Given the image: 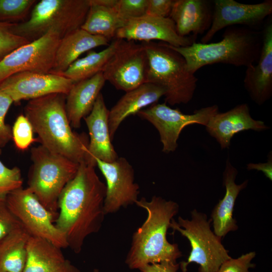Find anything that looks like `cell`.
Wrapping results in <instances>:
<instances>
[{
    "label": "cell",
    "mask_w": 272,
    "mask_h": 272,
    "mask_svg": "<svg viewBox=\"0 0 272 272\" xmlns=\"http://www.w3.org/2000/svg\"><path fill=\"white\" fill-rule=\"evenodd\" d=\"M118 41V39L115 38L106 48L99 52L89 51L85 57L77 59L60 75L76 83L102 72L114 53Z\"/></svg>",
    "instance_id": "obj_28"
},
{
    "label": "cell",
    "mask_w": 272,
    "mask_h": 272,
    "mask_svg": "<svg viewBox=\"0 0 272 272\" xmlns=\"http://www.w3.org/2000/svg\"><path fill=\"white\" fill-rule=\"evenodd\" d=\"M191 220L179 217L178 222L172 219L170 228L179 232L189 241L191 251L186 261L179 263L182 272H187L188 265H199V272H217L221 264L231 257L221 243V239L211 229V221L207 215L193 210Z\"/></svg>",
    "instance_id": "obj_8"
},
{
    "label": "cell",
    "mask_w": 272,
    "mask_h": 272,
    "mask_svg": "<svg viewBox=\"0 0 272 272\" xmlns=\"http://www.w3.org/2000/svg\"><path fill=\"white\" fill-rule=\"evenodd\" d=\"M0 272H5V271L0 270Z\"/></svg>",
    "instance_id": "obj_42"
},
{
    "label": "cell",
    "mask_w": 272,
    "mask_h": 272,
    "mask_svg": "<svg viewBox=\"0 0 272 272\" xmlns=\"http://www.w3.org/2000/svg\"><path fill=\"white\" fill-rule=\"evenodd\" d=\"M238 171L227 159L223 172V184L225 187V193L222 199L215 207L211 215L213 232L219 238H222L231 231L237 230L236 221L233 213L235 203L240 192L244 189L248 180L240 184L235 183Z\"/></svg>",
    "instance_id": "obj_22"
},
{
    "label": "cell",
    "mask_w": 272,
    "mask_h": 272,
    "mask_svg": "<svg viewBox=\"0 0 272 272\" xmlns=\"http://www.w3.org/2000/svg\"><path fill=\"white\" fill-rule=\"evenodd\" d=\"M52 272H81L79 269L73 264L70 261L66 259L58 267Z\"/></svg>",
    "instance_id": "obj_40"
},
{
    "label": "cell",
    "mask_w": 272,
    "mask_h": 272,
    "mask_svg": "<svg viewBox=\"0 0 272 272\" xmlns=\"http://www.w3.org/2000/svg\"><path fill=\"white\" fill-rule=\"evenodd\" d=\"M30 235L21 227L12 233L0 244V270L23 272L26 248Z\"/></svg>",
    "instance_id": "obj_27"
},
{
    "label": "cell",
    "mask_w": 272,
    "mask_h": 272,
    "mask_svg": "<svg viewBox=\"0 0 272 272\" xmlns=\"http://www.w3.org/2000/svg\"><path fill=\"white\" fill-rule=\"evenodd\" d=\"M269 127L262 121L253 119L247 104H239L231 109L214 115L206 126L209 134L215 138L222 149H228L236 134L247 130L262 131Z\"/></svg>",
    "instance_id": "obj_19"
},
{
    "label": "cell",
    "mask_w": 272,
    "mask_h": 272,
    "mask_svg": "<svg viewBox=\"0 0 272 272\" xmlns=\"http://www.w3.org/2000/svg\"><path fill=\"white\" fill-rule=\"evenodd\" d=\"M165 94V91L162 87L149 82L126 92L109 111L108 123L111 139L126 118L158 103Z\"/></svg>",
    "instance_id": "obj_21"
},
{
    "label": "cell",
    "mask_w": 272,
    "mask_h": 272,
    "mask_svg": "<svg viewBox=\"0 0 272 272\" xmlns=\"http://www.w3.org/2000/svg\"><path fill=\"white\" fill-rule=\"evenodd\" d=\"M13 102L11 97L0 90V148L12 139V129L5 122V117Z\"/></svg>",
    "instance_id": "obj_35"
},
{
    "label": "cell",
    "mask_w": 272,
    "mask_h": 272,
    "mask_svg": "<svg viewBox=\"0 0 272 272\" xmlns=\"http://www.w3.org/2000/svg\"><path fill=\"white\" fill-rule=\"evenodd\" d=\"M35 0H0V22L16 23L24 19Z\"/></svg>",
    "instance_id": "obj_29"
},
{
    "label": "cell",
    "mask_w": 272,
    "mask_h": 272,
    "mask_svg": "<svg viewBox=\"0 0 272 272\" xmlns=\"http://www.w3.org/2000/svg\"><path fill=\"white\" fill-rule=\"evenodd\" d=\"M31 159L32 164L28 173V188L56 220L59 197L64 187L76 176L79 164L41 145L31 149Z\"/></svg>",
    "instance_id": "obj_7"
},
{
    "label": "cell",
    "mask_w": 272,
    "mask_h": 272,
    "mask_svg": "<svg viewBox=\"0 0 272 272\" xmlns=\"http://www.w3.org/2000/svg\"><path fill=\"white\" fill-rule=\"evenodd\" d=\"M262 34V45L257 64L246 67L244 86L251 100L259 105L272 95V22L268 19Z\"/></svg>",
    "instance_id": "obj_17"
},
{
    "label": "cell",
    "mask_w": 272,
    "mask_h": 272,
    "mask_svg": "<svg viewBox=\"0 0 272 272\" xmlns=\"http://www.w3.org/2000/svg\"><path fill=\"white\" fill-rule=\"evenodd\" d=\"M109 111L100 93L91 111L84 118L90 137L87 164L93 167L96 166V159L112 162L118 158L111 143L108 123Z\"/></svg>",
    "instance_id": "obj_18"
},
{
    "label": "cell",
    "mask_w": 272,
    "mask_h": 272,
    "mask_svg": "<svg viewBox=\"0 0 272 272\" xmlns=\"http://www.w3.org/2000/svg\"><path fill=\"white\" fill-rule=\"evenodd\" d=\"M106 185L95 167L79 164L76 176L63 188L58 201L56 227L65 236L68 247L75 253L82 250L84 241L100 230L106 215Z\"/></svg>",
    "instance_id": "obj_1"
},
{
    "label": "cell",
    "mask_w": 272,
    "mask_h": 272,
    "mask_svg": "<svg viewBox=\"0 0 272 272\" xmlns=\"http://www.w3.org/2000/svg\"><path fill=\"white\" fill-rule=\"evenodd\" d=\"M247 169L248 170H256L261 171L265 176L270 181L272 180V155L271 152L269 153L268 160L265 163H248L247 164Z\"/></svg>",
    "instance_id": "obj_39"
},
{
    "label": "cell",
    "mask_w": 272,
    "mask_h": 272,
    "mask_svg": "<svg viewBox=\"0 0 272 272\" xmlns=\"http://www.w3.org/2000/svg\"><path fill=\"white\" fill-rule=\"evenodd\" d=\"M33 132L28 119L23 114L19 115L12 128V139L16 147L21 151L27 149L33 143L38 141L34 138Z\"/></svg>",
    "instance_id": "obj_30"
},
{
    "label": "cell",
    "mask_w": 272,
    "mask_h": 272,
    "mask_svg": "<svg viewBox=\"0 0 272 272\" xmlns=\"http://www.w3.org/2000/svg\"><path fill=\"white\" fill-rule=\"evenodd\" d=\"M6 195H0V244L12 233L23 227L9 208Z\"/></svg>",
    "instance_id": "obj_34"
},
{
    "label": "cell",
    "mask_w": 272,
    "mask_h": 272,
    "mask_svg": "<svg viewBox=\"0 0 272 272\" xmlns=\"http://www.w3.org/2000/svg\"><path fill=\"white\" fill-rule=\"evenodd\" d=\"M213 5L212 24L201 38L202 43H209L216 33L230 26L242 25L258 30L272 13L271 0L255 4H245L234 0H215Z\"/></svg>",
    "instance_id": "obj_13"
},
{
    "label": "cell",
    "mask_w": 272,
    "mask_h": 272,
    "mask_svg": "<svg viewBox=\"0 0 272 272\" xmlns=\"http://www.w3.org/2000/svg\"><path fill=\"white\" fill-rule=\"evenodd\" d=\"M196 37L179 36L174 22L169 17L146 15L126 21L117 31L115 38L145 43L158 40L174 47H184L195 42Z\"/></svg>",
    "instance_id": "obj_16"
},
{
    "label": "cell",
    "mask_w": 272,
    "mask_h": 272,
    "mask_svg": "<svg viewBox=\"0 0 272 272\" xmlns=\"http://www.w3.org/2000/svg\"><path fill=\"white\" fill-rule=\"evenodd\" d=\"M218 112V106L214 105L186 114L178 108H171L164 102L154 104L140 111L137 115L150 122L157 129L163 145L162 152L169 153L174 152L178 147L177 141L184 128L194 124L206 126Z\"/></svg>",
    "instance_id": "obj_11"
},
{
    "label": "cell",
    "mask_w": 272,
    "mask_h": 272,
    "mask_svg": "<svg viewBox=\"0 0 272 272\" xmlns=\"http://www.w3.org/2000/svg\"><path fill=\"white\" fill-rule=\"evenodd\" d=\"M93 272H99L98 269H94Z\"/></svg>",
    "instance_id": "obj_41"
},
{
    "label": "cell",
    "mask_w": 272,
    "mask_h": 272,
    "mask_svg": "<svg viewBox=\"0 0 272 272\" xmlns=\"http://www.w3.org/2000/svg\"><path fill=\"white\" fill-rule=\"evenodd\" d=\"M61 37L51 31L12 51L0 61V83L16 73L51 71Z\"/></svg>",
    "instance_id": "obj_12"
},
{
    "label": "cell",
    "mask_w": 272,
    "mask_h": 272,
    "mask_svg": "<svg viewBox=\"0 0 272 272\" xmlns=\"http://www.w3.org/2000/svg\"><path fill=\"white\" fill-rule=\"evenodd\" d=\"M179 267V263L163 261L147 264L140 268L139 270L141 272H177Z\"/></svg>",
    "instance_id": "obj_38"
},
{
    "label": "cell",
    "mask_w": 272,
    "mask_h": 272,
    "mask_svg": "<svg viewBox=\"0 0 272 272\" xmlns=\"http://www.w3.org/2000/svg\"><path fill=\"white\" fill-rule=\"evenodd\" d=\"M255 255V252L252 251L236 258L231 257L221 264L217 272H251L249 269L255 267L251 261Z\"/></svg>",
    "instance_id": "obj_36"
},
{
    "label": "cell",
    "mask_w": 272,
    "mask_h": 272,
    "mask_svg": "<svg viewBox=\"0 0 272 272\" xmlns=\"http://www.w3.org/2000/svg\"><path fill=\"white\" fill-rule=\"evenodd\" d=\"M109 40L92 35L80 28L61 38L53 67L49 73L61 75L83 53L101 46L108 45Z\"/></svg>",
    "instance_id": "obj_24"
},
{
    "label": "cell",
    "mask_w": 272,
    "mask_h": 272,
    "mask_svg": "<svg viewBox=\"0 0 272 272\" xmlns=\"http://www.w3.org/2000/svg\"><path fill=\"white\" fill-rule=\"evenodd\" d=\"M23 179L18 167L9 168L0 161V195L8 193L22 187Z\"/></svg>",
    "instance_id": "obj_33"
},
{
    "label": "cell",
    "mask_w": 272,
    "mask_h": 272,
    "mask_svg": "<svg viewBox=\"0 0 272 272\" xmlns=\"http://www.w3.org/2000/svg\"><path fill=\"white\" fill-rule=\"evenodd\" d=\"M143 43L149 59L147 82L165 90L166 104L174 106L190 102L198 79L188 70L183 56L164 42Z\"/></svg>",
    "instance_id": "obj_5"
},
{
    "label": "cell",
    "mask_w": 272,
    "mask_h": 272,
    "mask_svg": "<svg viewBox=\"0 0 272 272\" xmlns=\"http://www.w3.org/2000/svg\"><path fill=\"white\" fill-rule=\"evenodd\" d=\"M60 249L45 239L30 236L23 272H52L66 260Z\"/></svg>",
    "instance_id": "obj_25"
},
{
    "label": "cell",
    "mask_w": 272,
    "mask_h": 272,
    "mask_svg": "<svg viewBox=\"0 0 272 272\" xmlns=\"http://www.w3.org/2000/svg\"><path fill=\"white\" fill-rule=\"evenodd\" d=\"M90 6V0H41L33 7L30 18L14 23L11 30L30 42L51 31L61 38L81 28Z\"/></svg>",
    "instance_id": "obj_6"
},
{
    "label": "cell",
    "mask_w": 272,
    "mask_h": 272,
    "mask_svg": "<svg viewBox=\"0 0 272 272\" xmlns=\"http://www.w3.org/2000/svg\"><path fill=\"white\" fill-rule=\"evenodd\" d=\"M6 199L12 213L30 236L45 239L60 249L68 247L65 236L54 223L53 215L28 187L11 192Z\"/></svg>",
    "instance_id": "obj_9"
},
{
    "label": "cell",
    "mask_w": 272,
    "mask_h": 272,
    "mask_svg": "<svg viewBox=\"0 0 272 272\" xmlns=\"http://www.w3.org/2000/svg\"><path fill=\"white\" fill-rule=\"evenodd\" d=\"M118 39L102 72L106 81L126 92L147 82L149 59L143 43Z\"/></svg>",
    "instance_id": "obj_10"
},
{
    "label": "cell",
    "mask_w": 272,
    "mask_h": 272,
    "mask_svg": "<svg viewBox=\"0 0 272 272\" xmlns=\"http://www.w3.org/2000/svg\"><path fill=\"white\" fill-rule=\"evenodd\" d=\"M106 80L102 72L74 84L66 95L65 110L71 126L79 128L91 111Z\"/></svg>",
    "instance_id": "obj_23"
},
{
    "label": "cell",
    "mask_w": 272,
    "mask_h": 272,
    "mask_svg": "<svg viewBox=\"0 0 272 272\" xmlns=\"http://www.w3.org/2000/svg\"><path fill=\"white\" fill-rule=\"evenodd\" d=\"M213 2L207 0H174L169 17L181 37L203 34L210 29Z\"/></svg>",
    "instance_id": "obj_20"
},
{
    "label": "cell",
    "mask_w": 272,
    "mask_h": 272,
    "mask_svg": "<svg viewBox=\"0 0 272 272\" xmlns=\"http://www.w3.org/2000/svg\"><path fill=\"white\" fill-rule=\"evenodd\" d=\"M96 165L106 182L104 210L106 214L114 213L138 200L139 186L134 182V170L123 157L112 162L95 159Z\"/></svg>",
    "instance_id": "obj_14"
},
{
    "label": "cell",
    "mask_w": 272,
    "mask_h": 272,
    "mask_svg": "<svg viewBox=\"0 0 272 272\" xmlns=\"http://www.w3.org/2000/svg\"><path fill=\"white\" fill-rule=\"evenodd\" d=\"M135 204L144 209L147 217L132 236L125 263L132 269L163 261L177 262L182 255L177 244L167 239L171 221L178 213V205L160 196H153L150 201L142 197Z\"/></svg>",
    "instance_id": "obj_3"
},
{
    "label": "cell",
    "mask_w": 272,
    "mask_h": 272,
    "mask_svg": "<svg viewBox=\"0 0 272 272\" xmlns=\"http://www.w3.org/2000/svg\"><path fill=\"white\" fill-rule=\"evenodd\" d=\"M174 0H148L147 14L159 17H169Z\"/></svg>",
    "instance_id": "obj_37"
},
{
    "label": "cell",
    "mask_w": 272,
    "mask_h": 272,
    "mask_svg": "<svg viewBox=\"0 0 272 272\" xmlns=\"http://www.w3.org/2000/svg\"><path fill=\"white\" fill-rule=\"evenodd\" d=\"M66 95L51 94L29 100L24 115L41 145L79 164L87 163L89 140L72 129L65 110Z\"/></svg>",
    "instance_id": "obj_2"
},
{
    "label": "cell",
    "mask_w": 272,
    "mask_h": 272,
    "mask_svg": "<svg viewBox=\"0 0 272 272\" xmlns=\"http://www.w3.org/2000/svg\"><path fill=\"white\" fill-rule=\"evenodd\" d=\"M148 0H117L114 9L120 18L126 21L147 14Z\"/></svg>",
    "instance_id": "obj_32"
},
{
    "label": "cell",
    "mask_w": 272,
    "mask_h": 272,
    "mask_svg": "<svg viewBox=\"0 0 272 272\" xmlns=\"http://www.w3.org/2000/svg\"><path fill=\"white\" fill-rule=\"evenodd\" d=\"M90 6L81 29L94 35L104 37L109 40L115 37L117 31L125 24L119 17L114 7L97 4L90 0Z\"/></svg>",
    "instance_id": "obj_26"
},
{
    "label": "cell",
    "mask_w": 272,
    "mask_h": 272,
    "mask_svg": "<svg viewBox=\"0 0 272 272\" xmlns=\"http://www.w3.org/2000/svg\"><path fill=\"white\" fill-rule=\"evenodd\" d=\"M75 83L60 75L23 72L3 81L0 90L8 95L13 102H18L51 94L66 95Z\"/></svg>",
    "instance_id": "obj_15"
},
{
    "label": "cell",
    "mask_w": 272,
    "mask_h": 272,
    "mask_svg": "<svg viewBox=\"0 0 272 272\" xmlns=\"http://www.w3.org/2000/svg\"><path fill=\"white\" fill-rule=\"evenodd\" d=\"M14 24L0 22V61L15 49L30 42L12 32Z\"/></svg>",
    "instance_id": "obj_31"
},
{
    "label": "cell",
    "mask_w": 272,
    "mask_h": 272,
    "mask_svg": "<svg viewBox=\"0 0 272 272\" xmlns=\"http://www.w3.org/2000/svg\"><path fill=\"white\" fill-rule=\"evenodd\" d=\"M226 28L219 42H195L184 47L167 44L183 56L188 70L193 74L205 65L215 63L246 67L255 64L262 48V32L245 26Z\"/></svg>",
    "instance_id": "obj_4"
}]
</instances>
